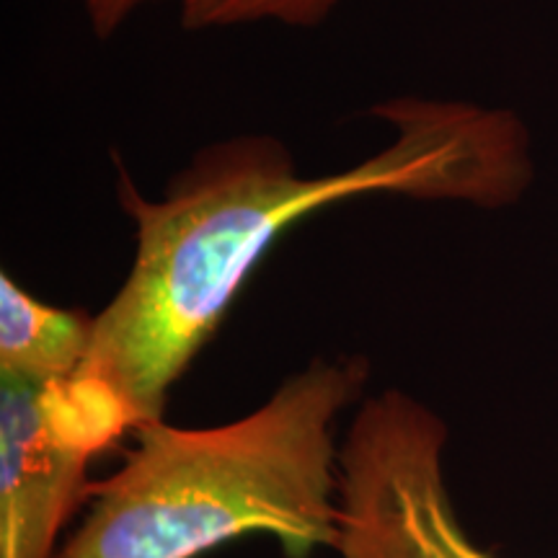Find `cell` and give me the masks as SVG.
<instances>
[{
  "label": "cell",
  "instance_id": "2",
  "mask_svg": "<svg viewBox=\"0 0 558 558\" xmlns=\"http://www.w3.org/2000/svg\"><path fill=\"white\" fill-rule=\"evenodd\" d=\"M367 380L362 357L316 360L254 414L213 429L137 427L122 469L54 558H194L269 533L290 558L337 541L333 418Z\"/></svg>",
  "mask_w": 558,
  "mask_h": 558
},
{
  "label": "cell",
  "instance_id": "6",
  "mask_svg": "<svg viewBox=\"0 0 558 558\" xmlns=\"http://www.w3.org/2000/svg\"><path fill=\"white\" fill-rule=\"evenodd\" d=\"M184 29H226V26L271 24L318 26L331 16L339 0H173Z\"/></svg>",
  "mask_w": 558,
  "mask_h": 558
},
{
  "label": "cell",
  "instance_id": "1",
  "mask_svg": "<svg viewBox=\"0 0 558 558\" xmlns=\"http://www.w3.org/2000/svg\"><path fill=\"white\" fill-rule=\"evenodd\" d=\"M373 114L393 130L386 148L320 177L300 173L288 145L271 135L205 145L160 199L120 171L135 262L96 313L88 357L73 380L128 429L158 422L173 383L292 222L365 194L507 207L533 184V143L514 111L399 96L375 104Z\"/></svg>",
  "mask_w": 558,
  "mask_h": 558
},
{
  "label": "cell",
  "instance_id": "3",
  "mask_svg": "<svg viewBox=\"0 0 558 558\" xmlns=\"http://www.w3.org/2000/svg\"><path fill=\"white\" fill-rule=\"evenodd\" d=\"M445 442V424L407 393L365 401L339 452L341 558H492L452 509Z\"/></svg>",
  "mask_w": 558,
  "mask_h": 558
},
{
  "label": "cell",
  "instance_id": "4",
  "mask_svg": "<svg viewBox=\"0 0 558 558\" xmlns=\"http://www.w3.org/2000/svg\"><path fill=\"white\" fill-rule=\"evenodd\" d=\"M117 437L68 380L0 373V558H54L60 527L88 497V460Z\"/></svg>",
  "mask_w": 558,
  "mask_h": 558
},
{
  "label": "cell",
  "instance_id": "7",
  "mask_svg": "<svg viewBox=\"0 0 558 558\" xmlns=\"http://www.w3.org/2000/svg\"><path fill=\"white\" fill-rule=\"evenodd\" d=\"M150 3H160V0H81L90 29L99 34L101 39L120 32L132 13H137Z\"/></svg>",
  "mask_w": 558,
  "mask_h": 558
},
{
  "label": "cell",
  "instance_id": "5",
  "mask_svg": "<svg viewBox=\"0 0 558 558\" xmlns=\"http://www.w3.org/2000/svg\"><path fill=\"white\" fill-rule=\"evenodd\" d=\"M94 318L54 308L0 275V373L32 380H68L94 341Z\"/></svg>",
  "mask_w": 558,
  "mask_h": 558
}]
</instances>
